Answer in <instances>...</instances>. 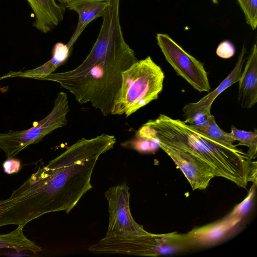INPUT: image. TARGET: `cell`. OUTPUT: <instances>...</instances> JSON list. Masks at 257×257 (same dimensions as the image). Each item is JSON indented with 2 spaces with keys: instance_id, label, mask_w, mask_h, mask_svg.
Returning <instances> with one entry per match:
<instances>
[{
  "instance_id": "cell-1",
  "label": "cell",
  "mask_w": 257,
  "mask_h": 257,
  "mask_svg": "<svg viewBox=\"0 0 257 257\" xmlns=\"http://www.w3.org/2000/svg\"><path fill=\"white\" fill-rule=\"evenodd\" d=\"M114 136L101 134L79 140L46 165L40 167L24 182V194L39 216L73 209L92 188V172L99 156L113 148Z\"/></svg>"
},
{
  "instance_id": "cell-2",
  "label": "cell",
  "mask_w": 257,
  "mask_h": 257,
  "mask_svg": "<svg viewBox=\"0 0 257 257\" xmlns=\"http://www.w3.org/2000/svg\"><path fill=\"white\" fill-rule=\"evenodd\" d=\"M145 124L156 136L189 149L211 168L215 177L246 188L252 160L242 150L226 147L190 128L183 121L164 114Z\"/></svg>"
},
{
  "instance_id": "cell-3",
  "label": "cell",
  "mask_w": 257,
  "mask_h": 257,
  "mask_svg": "<svg viewBox=\"0 0 257 257\" xmlns=\"http://www.w3.org/2000/svg\"><path fill=\"white\" fill-rule=\"evenodd\" d=\"M138 60L134 50L98 61L80 73L63 76L52 73L40 80L57 82L81 104L90 103L103 116L111 114L122 83V72Z\"/></svg>"
},
{
  "instance_id": "cell-4",
  "label": "cell",
  "mask_w": 257,
  "mask_h": 257,
  "mask_svg": "<svg viewBox=\"0 0 257 257\" xmlns=\"http://www.w3.org/2000/svg\"><path fill=\"white\" fill-rule=\"evenodd\" d=\"M121 75V88L111 114L128 117L158 99L162 91L164 73L150 56L137 60Z\"/></svg>"
},
{
  "instance_id": "cell-5",
  "label": "cell",
  "mask_w": 257,
  "mask_h": 257,
  "mask_svg": "<svg viewBox=\"0 0 257 257\" xmlns=\"http://www.w3.org/2000/svg\"><path fill=\"white\" fill-rule=\"evenodd\" d=\"M189 248L186 234L148 232L142 235H106L88 250L96 254L157 256L176 254Z\"/></svg>"
},
{
  "instance_id": "cell-6",
  "label": "cell",
  "mask_w": 257,
  "mask_h": 257,
  "mask_svg": "<svg viewBox=\"0 0 257 257\" xmlns=\"http://www.w3.org/2000/svg\"><path fill=\"white\" fill-rule=\"evenodd\" d=\"M54 102L51 112L31 128L0 133V150L7 158L14 157L28 146L40 142L54 130L67 124L66 116L70 111L67 94L59 92Z\"/></svg>"
},
{
  "instance_id": "cell-7",
  "label": "cell",
  "mask_w": 257,
  "mask_h": 257,
  "mask_svg": "<svg viewBox=\"0 0 257 257\" xmlns=\"http://www.w3.org/2000/svg\"><path fill=\"white\" fill-rule=\"evenodd\" d=\"M156 39L166 60L178 75L200 92L210 90L203 63L186 52L167 34L158 33Z\"/></svg>"
},
{
  "instance_id": "cell-8",
  "label": "cell",
  "mask_w": 257,
  "mask_h": 257,
  "mask_svg": "<svg viewBox=\"0 0 257 257\" xmlns=\"http://www.w3.org/2000/svg\"><path fill=\"white\" fill-rule=\"evenodd\" d=\"M130 187L125 182L104 193L108 203L109 223L106 235H142L148 233L133 218L130 208Z\"/></svg>"
},
{
  "instance_id": "cell-9",
  "label": "cell",
  "mask_w": 257,
  "mask_h": 257,
  "mask_svg": "<svg viewBox=\"0 0 257 257\" xmlns=\"http://www.w3.org/2000/svg\"><path fill=\"white\" fill-rule=\"evenodd\" d=\"M162 149L174 161L187 178L193 190L205 189L214 174L206 163L191 151L178 143L155 139Z\"/></svg>"
},
{
  "instance_id": "cell-10",
  "label": "cell",
  "mask_w": 257,
  "mask_h": 257,
  "mask_svg": "<svg viewBox=\"0 0 257 257\" xmlns=\"http://www.w3.org/2000/svg\"><path fill=\"white\" fill-rule=\"evenodd\" d=\"M242 218L224 217L221 220L193 229L186 233L190 247H209L214 246L230 235Z\"/></svg>"
},
{
  "instance_id": "cell-11",
  "label": "cell",
  "mask_w": 257,
  "mask_h": 257,
  "mask_svg": "<svg viewBox=\"0 0 257 257\" xmlns=\"http://www.w3.org/2000/svg\"><path fill=\"white\" fill-rule=\"evenodd\" d=\"M246 52L244 45L238 57L233 69L223 81L212 91L209 92L199 101L186 104L182 109L184 117L187 118L196 113L210 114V109L216 98L223 91L233 84L238 82L242 71V68L246 60Z\"/></svg>"
},
{
  "instance_id": "cell-12",
  "label": "cell",
  "mask_w": 257,
  "mask_h": 257,
  "mask_svg": "<svg viewBox=\"0 0 257 257\" xmlns=\"http://www.w3.org/2000/svg\"><path fill=\"white\" fill-rule=\"evenodd\" d=\"M109 3V0H72L65 5L66 8L78 15L76 29L67 43L71 49L87 25L97 18L103 17Z\"/></svg>"
},
{
  "instance_id": "cell-13",
  "label": "cell",
  "mask_w": 257,
  "mask_h": 257,
  "mask_svg": "<svg viewBox=\"0 0 257 257\" xmlns=\"http://www.w3.org/2000/svg\"><path fill=\"white\" fill-rule=\"evenodd\" d=\"M237 102L242 108H250L257 102V46L251 49L238 81Z\"/></svg>"
},
{
  "instance_id": "cell-14",
  "label": "cell",
  "mask_w": 257,
  "mask_h": 257,
  "mask_svg": "<svg viewBox=\"0 0 257 257\" xmlns=\"http://www.w3.org/2000/svg\"><path fill=\"white\" fill-rule=\"evenodd\" d=\"M27 1L35 15L33 26L41 32H50L63 20L65 5L58 4L55 0Z\"/></svg>"
},
{
  "instance_id": "cell-15",
  "label": "cell",
  "mask_w": 257,
  "mask_h": 257,
  "mask_svg": "<svg viewBox=\"0 0 257 257\" xmlns=\"http://www.w3.org/2000/svg\"><path fill=\"white\" fill-rule=\"evenodd\" d=\"M72 49L67 44L56 43L53 48L51 58L42 65L25 71L10 72L5 75V78L20 77L40 80L50 74L59 67L65 64L70 56Z\"/></svg>"
},
{
  "instance_id": "cell-16",
  "label": "cell",
  "mask_w": 257,
  "mask_h": 257,
  "mask_svg": "<svg viewBox=\"0 0 257 257\" xmlns=\"http://www.w3.org/2000/svg\"><path fill=\"white\" fill-rule=\"evenodd\" d=\"M23 227L18 226L16 229L9 233L0 234V249L28 250L34 253L41 251L40 246L26 236L23 232Z\"/></svg>"
},
{
  "instance_id": "cell-17",
  "label": "cell",
  "mask_w": 257,
  "mask_h": 257,
  "mask_svg": "<svg viewBox=\"0 0 257 257\" xmlns=\"http://www.w3.org/2000/svg\"><path fill=\"white\" fill-rule=\"evenodd\" d=\"M188 126L226 147L232 149L237 148V146L233 144L235 141L230 133H226L219 127L212 114L208 121L203 124L200 125L188 124Z\"/></svg>"
},
{
  "instance_id": "cell-18",
  "label": "cell",
  "mask_w": 257,
  "mask_h": 257,
  "mask_svg": "<svg viewBox=\"0 0 257 257\" xmlns=\"http://www.w3.org/2000/svg\"><path fill=\"white\" fill-rule=\"evenodd\" d=\"M234 141H238L239 143L236 146L241 145L248 148L246 154L252 160L257 156V131H245L236 128L234 125L231 126L230 133Z\"/></svg>"
},
{
  "instance_id": "cell-19",
  "label": "cell",
  "mask_w": 257,
  "mask_h": 257,
  "mask_svg": "<svg viewBox=\"0 0 257 257\" xmlns=\"http://www.w3.org/2000/svg\"><path fill=\"white\" fill-rule=\"evenodd\" d=\"M123 146L143 154L153 153L160 148L157 141L141 137L136 134L132 139L124 143Z\"/></svg>"
},
{
  "instance_id": "cell-20",
  "label": "cell",
  "mask_w": 257,
  "mask_h": 257,
  "mask_svg": "<svg viewBox=\"0 0 257 257\" xmlns=\"http://www.w3.org/2000/svg\"><path fill=\"white\" fill-rule=\"evenodd\" d=\"M255 184L250 187L246 198L237 204L225 217L227 218L237 217L242 218L249 211L255 196Z\"/></svg>"
},
{
  "instance_id": "cell-21",
  "label": "cell",
  "mask_w": 257,
  "mask_h": 257,
  "mask_svg": "<svg viewBox=\"0 0 257 257\" xmlns=\"http://www.w3.org/2000/svg\"><path fill=\"white\" fill-rule=\"evenodd\" d=\"M242 10L246 23L252 30L257 26V0H237Z\"/></svg>"
},
{
  "instance_id": "cell-22",
  "label": "cell",
  "mask_w": 257,
  "mask_h": 257,
  "mask_svg": "<svg viewBox=\"0 0 257 257\" xmlns=\"http://www.w3.org/2000/svg\"><path fill=\"white\" fill-rule=\"evenodd\" d=\"M235 51V47L232 43L225 40L219 44L216 49V53L219 57L228 59L234 55Z\"/></svg>"
},
{
  "instance_id": "cell-23",
  "label": "cell",
  "mask_w": 257,
  "mask_h": 257,
  "mask_svg": "<svg viewBox=\"0 0 257 257\" xmlns=\"http://www.w3.org/2000/svg\"><path fill=\"white\" fill-rule=\"evenodd\" d=\"M4 170L8 174H13L18 172L21 168V164L19 160L13 158H8L4 163Z\"/></svg>"
},
{
  "instance_id": "cell-24",
  "label": "cell",
  "mask_w": 257,
  "mask_h": 257,
  "mask_svg": "<svg viewBox=\"0 0 257 257\" xmlns=\"http://www.w3.org/2000/svg\"><path fill=\"white\" fill-rule=\"evenodd\" d=\"M58 1L61 4L65 5L72 0H58Z\"/></svg>"
},
{
  "instance_id": "cell-25",
  "label": "cell",
  "mask_w": 257,
  "mask_h": 257,
  "mask_svg": "<svg viewBox=\"0 0 257 257\" xmlns=\"http://www.w3.org/2000/svg\"><path fill=\"white\" fill-rule=\"evenodd\" d=\"M212 1L215 4H218V0H212Z\"/></svg>"
},
{
  "instance_id": "cell-26",
  "label": "cell",
  "mask_w": 257,
  "mask_h": 257,
  "mask_svg": "<svg viewBox=\"0 0 257 257\" xmlns=\"http://www.w3.org/2000/svg\"><path fill=\"white\" fill-rule=\"evenodd\" d=\"M4 78H5V77H4V76H2V77H0V80H1V79H4Z\"/></svg>"
}]
</instances>
